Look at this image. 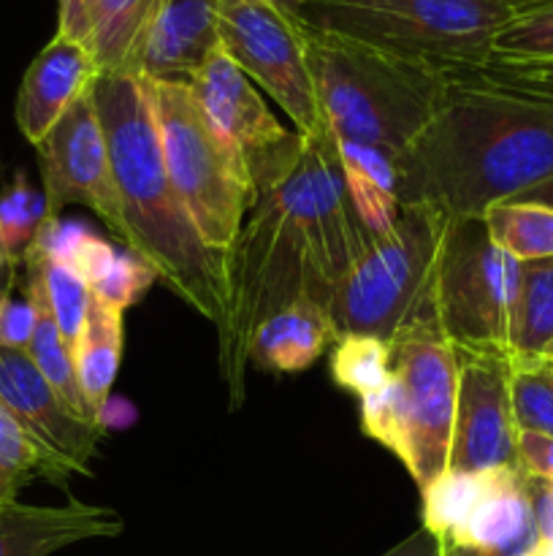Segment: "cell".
Returning a JSON list of instances; mask_svg holds the SVG:
<instances>
[{"instance_id":"obj_6","label":"cell","mask_w":553,"mask_h":556,"mask_svg":"<svg viewBox=\"0 0 553 556\" xmlns=\"http://www.w3.org/2000/svg\"><path fill=\"white\" fill-rule=\"evenodd\" d=\"M553 0H287L304 25L342 33L437 68L491 58L493 38Z\"/></svg>"},{"instance_id":"obj_25","label":"cell","mask_w":553,"mask_h":556,"mask_svg":"<svg viewBox=\"0 0 553 556\" xmlns=\"http://www.w3.org/2000/svg\"><path fill=\"white\" fill-rule=\"evenodd\" d=\"M488 237L515 261L553 258V210L526 201H502L486 212Z\"/></svg>"},{"instance_id":"obj_15","label":"cell","mask_w":553,"mask_h":556,"mask_svg":"<svg viewBox=\"0 0 553 556\" xmlns=\"http://www.w3.org/2000/svg\"><path fill=\"white\" fill-rule=\"evenodd\" d=\"M0 405L47 448L68 462L76 476L90 472L98 445L106 438V424L79 416L49 380L38 372L27 351L0 348Z\"/></svg>"},{"instance_id":"obj_23","label":"cell","mask_w":553,"mask_h":556,"mask_svg":"<svg viewBox=\"0 0 553 556\" xmlns=\"http://www.w3.org/2000/svg\"><path fill=\"white\" fill-rule=\"evenodd\" d=\"M76 476L68 462L33 438L3 405H0V505L16 500V494L36 481L68 486Z\"/></svg>"},{"instance_id":"obj_34","label":"cell","mask_w":553,"mask_h":556,"mask_svg":"<svg viewBox=\"0 0 553 556\" xmlns=\"http://www.w3.org/2000/svg\"><path fill=\"white\" fill-rule=\"evenodd\" d=\"M383 556H448V554H445L442 541H439L428 527L421 525L410 538H404L399 546H394Z\"/></svg>"},{"instance_id":"obj_31","label":"cell","mask_w":553,"mask_h":556,"mask_svg":"<svg viewBox=\"0 0 553 556\" xmlns=\"http://www.w3.org/2000/svg\"><path fill=\"white\" fill-rule=\"evenodd\" d=\"M157 282V271L146 261H141L133 250H117L112 266L92 288V299L112 304L117 309H128Z\"/></svg>"},{"instance_id":"obj_5","label":"cell","mask_w":553,"mask_h":556,"mask_svg":"<svg viewBox=\"0 0 553 556\" xmlns=\"http://www.w3.org/2000/svg\"><path fill=\"white\" fill-rule=\"evenodd\" d=\"M388 348V375L358 400L361 429L401 462L423 494L448 472L459 353L434 307L407 324Z\"/></svg>"},{"instance_id":"obj_10","label":"cell","mask_w":553,"mask_h":556,"mask_svg":"<svg viewBox=\"0 0 553 556\" xmlns=\"http://www.w3.org/2000/svg\"><path fill=\"white\" fill-rule=\"evenodd\" d=\"M421 497V525L442 541L448 556H526L540 541L524 467L445 472Z\"/></svg>"},{"instance_id":"obj_30","label":"cell","mask_w":553,"mask_h":556,"mask_svg":"<svg viewBox=\"0 0 553 556\" xmlns=\"http://www.w3.org/2000/svg\"><path fill=\"white\" fill-rule=\"evenodd\" d=\"M491 54L553 63V3L526 11L502 27L493 38Z\"/></svg>"},{"instance_id":"obj_35","label":"cell","mask_w":553,"mask_h":556,"mask_svg":"<svg viewBox=\"0 0 553 556\" xmlns=\"http://www.w3.org/2000/svg\"><path fill=\"white\" fill-rule=\"evenodd\" d=\"M510 201H526V204H540V206H548V210H553V177L542 179L540 185L524 190V193H518Z\"/></svg>"},{"instance_id":"obj_33","label":"cell","mask_w":553,"mask_h":556,"mask_svg":"<svg viewBox=\"0 0 553 556\" xmlns=\"http://www.w3.org/2000/svg\"><path fill=\"white\" fill-rule=\"evenodd\" d=\"M95 0H57V33L70 41H87Z\"/></svg>"},{"instance_id":"obj_28","label":"cell","mask_w":553,"mask_h":556,"mask_svg":"<svg viewBox=\"0 0 553 556\" xmlns=\"http://www.w3.org/2000/svg\"><path fill=\"white\" fill-rule=\"evenodd\" d=\"M22 266H33L41 275L43 293H47V302L52 307L54 320H57L60 334H63V340L74 351V345L79 342L81 331L87 326V315H90V286H87L79 271L70 269L68 264H60V261L27 255Z\"/></svg>"},{"instance_id":"obj_13","label":"cell","mask_w":553,"mask_h":556,"mask_svg":"<svg viewBox=\"0 0 553 556\" xmlns=\"http://www.w3.org/2000/svg\"><path fill=\"white\" fill-rule=\"evenodd\" d=\"M36 157L49 215L60 217L65 206L81 204L95 212L114 237L128 242L112 155L92 103V90L38 141Z\"/></svg>"},{"instance_id":"obj_8","label":"cell","mask_w":553,"mask_h":556,"mask_svg":"<svg viewBox=\"0 0 553 556\" xmlns=\"http://www.w3.org/2000/svg\"><path fill=\"white\" fill-rule=\"evenodd\" d=\"M146 81L168 177L201 239L228 255L255 204L253 179L201 112L190 85Z\"/></svg>"},{"instance_id":"obj_2","label":"cell","mask_w":553,"mask_h":556,"mask_svg":"<svg viewBox=\"0 0 553 556\" xmlns=\"http://www.w3.org/2000/svg\"><path fill=\"white\" fill-rule=\"evenodd\" d=\"M369 237L347 193L331 130L304 136L296 166L260 190L228 250V313L217 329V367L231 410L244 402L258 326L298 299L329 307L336 282Z\"/></svg>"},{"instance_id":"obj_18","label":"cell","mask_w":553,"mask_h":556,"mask_svg":"<svg viewBox=\"0 0 553 556\" xmlns=\"http://www.w3.org/2000/svg\"><path fill=\"white\" fill-rule=\"evenodd\" d=\"M125 521L117 510L68 500L65 505H0V556H52L98 538H117Z\"/></svg>"},{"instance_id":"obj_24","label":"cell","mask_w":553,"mask_h":556,"mask_svg":"<svg viewBox=\"0 0 553 556\" xmlns=\"http://www.w3.org/2000/svg\"><path fill=\"white\" fill-rule=\"evenodd\" d=\"M27 269V293H30L33 304H36V329H33V340L27 345V356L33 358V364L38 367V372L49 380L54 391L74 407L79 416L90 418L87 413L85 400H81L79 383H76V367H74V351L68 348V342L63 340L57 329V320H54L52 307L47 302V293H43L41 275H38L33 266ZM95 421V418H92ZM103 424V421H101Z\"/></svg>"},{"instance_id":"obj_3","label":"cell","mask_w":553,"mask_h":556,"mask_svg":"<svg viewBox=\"0 0 553 556\" xmlns=\"http://www.w3.org/2000/svg\"><path fill=\"white\" fill-rule=\"evenodd\" d=\"M92 103L106 134L123 210L125 248L184 304L220 329L228 313V255L209 248L166 172L146 76L101 74Z\"/></svg>"},{"instance_id":"obj_7","label":"cell","mask_w":553,"mask_h":556,"mask_svg":"<svg viewBox=\"0 0 553 556\" xmlns=\"http://www.w3.org/2000/svg\"><path fill=\"white\" fill-rule=\"evenodd\" d=\"M450 217L432 204H401L385 231L372 233L331 293L336 337L390 342L434 307V277Z\"/></svg>"},{"instance_id":"obj_37","label":"cell","mask_w":553,"mask_h":556,"mask_svg":"<svg viewBox=\"0 0 553 556\" xmlns=\"http://www.w3.org/2000/svg\"><path fill=\"white\" fill-rule=\"evenodd\" d=\"M274 3H287V0H274Z\"/></svg>"},{"instance_id":"obj_17","label":"cell","mask_w":553,"mask_h":556,"mask_svg":"<svg viewBox=\"0 0 553 556\" xmlns=\"http://www.w3.org/2000/svg\"><path fill=\"white\" fill-rule=\"evenodd\" d=\"M220 47V0H163L133 74L188 85Z\"/></svg>"},{"instance_id":"obj_32","label":"cell","mask_w":553,"mask_h":556,"mask_svg":"<svg viewBox=\"0 0 553 556\" xmlns=\"http://www.w3.org/2000/svg\"><path fill=\"white\" fill-rule=\"evenodd\" d=\"M36 329V304L30 293H20L14 286L0 293V348L9 351H27Z\"/></svg>"},{"instance_id":"obj_4","label":"cell","mask_w":553,"mask_h":556,"mask_svg":"<svg viewBox=\"0 0 553 556\" xmlns=\"http://www.w3.org/2000/svg\"><path fill=\"white\" fill-rule=\"evenodd\" d=\"M301 33L320 117L331 136L399 161L437 109L442 68L304 22Z\"/></svg>"},{"instance_id":"obj_29","label":"cell","mask_w":553,"mask_h":556,"mask_svg":"<svg viewBox=\"0 0 553 556\" xmlns=\"http://www.w3.org/2000/svg\"><path fill=\"white\" fill-rule=\"evenodd\" d=\"M390 348L374 337H339L331 353V378L358 400L372 394L388 375Z\"/></svg>"},{"instance_id":"obj_14","label":"cell","mask_w":553,"mask_h":556,"mask_svg":"<svg viewBox=\"0 0 553 556\" xmlns=\"http://www.w3.org/2000/svg\"><path fill=\"white\" fill-rule=\"evenodd\" d=\"M459 353L453 438L448 472L513 470L518 459V427L510 400V356L504 353Z\"/></svg>"},{"instance_id":"obj_11","label":"cell","mask_w":553,"mask_h":556,"mask_svg":"<svg viewBox=\"0 0 553 556\" xmlns=\"http://www.w3.org/2000/svg\"><path fill=\"white\" fill-rule=\"evenodd\" d=\"M220 47L274 98L298 134H323L301 22L293 11L274 0H220Z\"/></svg>"},{"instance_id":"obj_1","label":"cell","mask_w":553,"mask_h":556,"mask_svg":"<svg viewBox=\"0 0 553 556\" xmlns=\"http://www.w3.org/2000/svg\"><path fill=\"white\" fill-rule=\"evenodd\" d=\"M399 204L486 217L553 177V63L491 54L442 68L426 128L396 161Z\"/></svg>"},{"instance_id":"obj_27","label":"cell","mask_w":553,"mask_h":556,"mask_svg":"<svg viewBox=\"0 0 553 556\" xmlns=\"http://www.w3.org/2000/svg\"><path fill=\"white\" fill-rule=\"evenodd\" d=\"M510 400L518 432L553 440V358H510Z\"/></svg>"},{"instance_id":"obj_21","label":"cell","mask_w":553,"mask_h":556,"mask_svg":"<svg viewBox=\"0 0 553 556\" xmlns=\"http://www.w3.org/2000/svg\"><path fill=\"white\" fill-rule=\"evenodd\" d=\"M163 0H95L85 47L101 74H133Z\"/></svg>"},{"instance_id":"obj_9","label":"cell","mask_w":553,"mask_h":556,"mask_svg":"<svg viewBox=\"0 0 553 556\" xmlns=\"http://www.w3.org/2000/svg\"><path fill=\"white\" fill-rule=\"evenodd\" d=\"M520 261L488 237L483 217L450 220L434 277V315L455 351L507 353Z\"/></svg>"},{"instance_id":"obj_26","label":"cell","mask_w":553,"mask_h":556,"mask_svg":"<svg viewBox=\"0 0 553 556\" xmlns=\"http://www.w3.org/2000/svg\"><path fill=\"white\" fill-rule=\"evenodd\" d=\"M49 217L43 190L27 179L25 168L14 172L9 188L0 190V244L11 266L25 264L27 250Z\"/></svg>"},{"instance_id":"obj_20","label":"cell","mask_w":553,"mask_h":556,"mask_svg":"<svg viewBox=\"0 0 553 556\" xmlns=\"http://www.w3.org/2000/svg\"><path fill=\"white\" fill-rule=\"evenodd\" d=\"M123 315V309L112 307L101 299H92L87 326L74 345L76 383H79L87 413L95 421H103L106 416L108 396H112L114 378H117L125 334Z\"/></svg>"},{"instance_id":"obj_19","label":"cell","mask_w":553,"mask_h":556,"mask_svg":"<svg viewBox=\"0 0 553 556\" xmlns=\"http://www.w3.org/2000/svg\"><path fill=\"white\" fill-rule=\"evenodd\" d=\"M336 340L329 307L298 299L258 326L249 345V364L274 375L301 372L323 356L325 348L336 345Z\"/></svg>"},{"instance_id":"obj_22","label":"cell","mask_w":553,"mask_h":556,"mask_svg":"<svg viewBox=\"0 0 553 556\" xmlns=\"http://www.w3.org/2000/svg\"><path fill=\"white\" fill-rule=\"evenodd\" d=\"M507 353L510 358H553V258L520 264Z\"/></svg>"},{"instance_id":"obj_36","label":"cell","mask_w":553,"mask_h":556,"mask_svg":"<svg viewBox=\"0 0 553 556\" xmlns=\"http://www.w3.org/2000/svg\"><path fill=\"white\" fill-rule=\"evenodd\" d=\"M16 282V266H11V261L5 258L3 253V244H0V293L5 291L9 286Z\"/></svg>"},{"instance_id":"obj_12","label":"cell","mask_w":553,"mask_h":556,"mask_svg":"<svg viewBox=\"0 0 553 556\" xmlns=\"http://www.w3.org/2000/svg\"><path fill=\"white\" fill-rule=\"evenodd\" d=\"M188 85L211 128L242 157L255 199L296 166L304 152V136L282 128L253 79L228 58L226 49L217 47Z\"/></svg>"},{"instance_id":"obj_16","label":"cell","mask_w":553,"mask_h":556,"mask_svg":"<svg viewBox=\"0 0 553 556\" xmlns=\"http://www.w3.org/2000/svg\"><path fill=\"white\" fill-rule=\"evenodd\" d=\"M98 76L101 68L85 43L54 36L22 76L14 106L16 128L36 147L92 90Z\"/></svg>"}]
</instances>
